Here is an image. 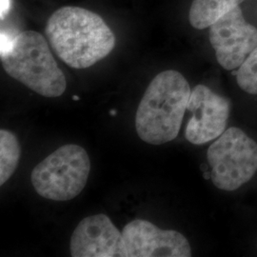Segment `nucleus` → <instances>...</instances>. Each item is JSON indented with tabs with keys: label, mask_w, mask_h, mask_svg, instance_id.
<instances>
[{
	"label": "nucleus",
	"mask_w": 257,
	"mask_h": 257,
	"mask_svg": "<svg viewBox=\"0 0 257 257\" xmlns=\"http://www.w3.org/2000/svg\"><path fill=\"white\" fill-rule=\"evenodd\" d=\"M1 62L11 77L42 96L58 97L64 93V74L46 39L37 32L25 31L8 40L1 50Z\"/></svg>",
	"instance_id": "obj_3"
},
{
	"label": "nucleus",
	"mask_w": 257,
	"mask_h": 257,
	"mask_svg": "<svg viewBox=\"0 0 257 257\" xmlns=\"http://www.w3.org/2000/svg\"><path fill=\"white\" fill-rule=\"evenodd\" d=\"M110 113H111V114H113V115H114V114H115V113H116V112H115V110H111V111H110Z\"/></svg>",
	"instance_id": "obj_14"
},
{
	"label": "nucleus",
	"mask_w": 257,
	"mask_h": 257,
	"mask_svg": "<svg viewBox=\"0 0 257 257\" xmlns=\"http://www.w3.org/2000/svg\"><path fill=\"white\" fill-rule=\"evenodd\" d=\"M21 155L17 137L10 131H0V185H4L14 175Z\"/></svg>",
	"instance_id": "obj_11"
},
{
	"label": "nucleus",
	"mask_w": 257,
	"mask_h": 257,
	"mask_svg": "<svg viewBox=\"0 0 257 257\" xmlns=\"http://www.w3.org/2000/svg\"><path fill=\"white\" fill-rule=\"evenodd\" d=\"M192 248L182 233L161 230L149 221H132L122 230L120 257H190Z\"/></svg>",
	"instance_id": "obj_7"
},
{
	"label": "nucleus",
	"mask_w": 257,
	"mask_h": 257,
	"mask_svg": "<svg viewBox=\"0 0 257 257\" xmlns=\"http://www.w3.org/2000/svg\"><path fill=\"white\" fill-rule=\"evenodd\" d=\"M73 99L75 100V101H77V100H79V97H78V96H76V95H74V96H73Z\"/></svg>",
	"instance_id": "obj_13"
},
{
	"label": "nucleus",
	"mask_w": 257,
	"mask_h": 257,
	"mask_svg": "<svg viewBox=\"0 0 257 257\" xmlns=\"http://www.w3.org/2000/svg\"><path fill=\"white\" fill-rule=\"evenodd\" d=\"M245 0H193L189 12V20L193 28L203 30L211 27L231 10Z\"/></svg>",
	"instance_id": "obj_10"
},
{
	"label": "nucleus",
	"mask_w": 257,
	"mask_h": 257,
	"mask_svg": "<svg viewBox=\"0 0 257 257\" xmlns=\"http://www.w3.org/2000/svg\"><path fill=\"white\" fill-rule=\"evenodd\" d=\"M122 232L105 214L85 217L71 238L74 257H120Z\"/></svg>",
	"instance_id": "obj_9"
},
{
	"label": "nucleus",
	"mask_w": 257,
	"mask_h": 257,
	"mask_svg": "<svg viewBox=\"0 0 257 257\" xmlns=\"http://www.w3.org/2000/svg\"><path fill=\"white\" fill-rule=\"evenodd\" d=\"M191 93L189 83L177 71L157 74L137 110L136 128L140 139L162 145L177 138Z\"/></svg>",
	"instance_id": "obj_2"
},
{
	"label": "nucleus",
	"mask_w": 257,
	"mask_h": 257,
	"mask_svg": "<svg viewBox=\"0 0 257 257\" xmlns=\"http://www.w3.org/2000/svg\"><path fill=\"white\" fill-rule=\"evenodd\" d=\"M57 56L74 69H86L110 55L115 37L106 22L90 10L65 6L56 10L45 29Z\"/></svg>",
	"instance_id": "obj_1"
},
{
	"label": "nucleus",
	"mask_w": 257,
	"mask_h": 257,
	"mask_svg": "<svg viewBox=\"0 0 257 257\" xmlns=\"http://www.w3.org/2000/svg\"><path fill=\"white\" fill-rule=\"evenodd\" d=\"M187 110L193 113L185 136L193 145H203L219 138L226 131L230 102L205 85L194 87Z\"/></svg>",
	"instance_id": "obj_8"
},
{
	"label": "nucleus",
	"mask_w": 257,
	"mask_h": 257,
	"mask_svg": "<svg viewBox=\"0 0 257 257\" xmlns=\"http://www.w3.org/2000/svg\"><path fill=\"white\" fill-rule=\"evenodd\" d=\"M209 37L218 63L229 71L239 68L257 48V29L245 20L239 6L211 25Z\"/></svg>",
	"instance_id": "obj_6"
},
{
	"label": "nucleus",
	"mask_w": 257,
	"mask_h": 257,
	"mask_svg": "<svg viewBox=\"0 0 257 257\" xmlns=\"http://www.w3.org/2000/svg\"><path fill=\"white\" fill-rule=\"evenodd\" d=\"M211 179L216 188L232 192L257 172V143L238 128L226 130L208 149Z\"/></svg>",
	"instance_id": "obj_5"
},
{
	"label": "nucleus",
	"mask_w": 257,
	"mask_h": 257,
	"mask_svg": "<svg viewBox=\"0 0 257 257\" xmlns=\"http://www.w3.org/2000/svg\"><path fill=\"white\" fill-rule=\"evenodd\" d=\"M236 79L243 91L257 95V48L239 67Z\"/></svg>",
	"instance_id": "obj_12"
},
{
	"label": "nucleus",
	"mask_w": 257,
	"mask_h": 257,
	"mask_svg": "<svg viewBox=\"0 0 257 257\" xmlns=\"http://www.w3.org/2000/svg\"><path fill=\"white\" fill-rule=\"evenodd\" d=\"M91 170L90 158L82 147L68 144L47 156L32 172L37 193L54 201L72 200L85 188Z\"/></svg>",
	"instance_id": "obj_4"
}]
</instances>
